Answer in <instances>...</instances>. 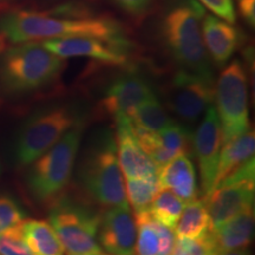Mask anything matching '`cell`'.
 <instances>
[{"instance_id": "cell-6", "label": "cell", "mask_w": 255, "mask_h": 255, "mask_svg": "<svg viewBox=\"0 0 255 255\" xmlns=\"http://www.w3.org/2000/svg\"><path fill=\"white\" fill-rule=\"evenodd\" d=\"M79 123H83L81 114L70 105L49 107L32 114L15 138V163L28 167Z\"/></svg>"}, {"instance_id": "cell-10", "label": "cell", "mask_w": 255, "mask_h": 255, "mask_svg": "<svg viewBox=\"0 0 255 255\" xmlns=\"http://www.w3.org/2000/svg\"><path fill=\"white\" fill-rule=\"evenodd\" d=\"M214 81L178 69L167 90V104L180 123L189 128L201 119L214 101Z\"/></svg>"}, {"instance_id": "cell-34", "label": "cell", "mask_w": 255, "mask_h": 255, "mask_svg": "<svg viewBox=\"0 0 255 255\" xmlns=\"http://www.w3.org/2000/svg\"><path fill=\"white\" fill-rule=\"evenodd\" d=\"M4 46H5V44H4V39H2V38L0 37V55H1L2 51H4Z\"/></svg>"}, {"instance_id": "cell-26", "label": "cell", "mask_w": 255, "mask_h": 255, "mask_svg": "<svg viewBox=\"0 0 255 255\" xmlns=\"http://www.w3.org/2000/svg\"><path fill=\"white\" fill-rule=\"evenodd\" d=\"M184 207V201L168 189H159L150 207V214L159 223L174 229Z\"/></svg>"}, {"instance_id": "cell-21", "label": "cell", "mask_w": 255, "mask_h": 255, "mask_svg": "<svg viewBox=\"0 0 255 255\" xmlns=\"http://www.w3.org/2000/svg\"><path fill=\"white\" fill-rule=\"evenodd\" d=\"M254 152L255 135L252 129L232 141L223 143L221 152H220L214 187L235 169L246 163L251 158H254Z\"/></svg>"}, {"instance_id": "cell-1", "label": "cell", "mask_w": 255, "mask_h": 255, "mask_svg": "<svg viewBox=\"0 0 255 255\" xmlns=\"http://www.w3.org/2000/svg\"><path fill=\"white\" fill-rule=\"evenodd\" d=\"M0 37L12 44L90 37L130 46L123 26L113 18L69 7L51 12H5L0 15Z\"/></svg>"}, {"instance_id": "cell-13", "label": "cell", "mask_w": 255, "mask_h": 255, "mask_svg": "<svg viewBox=\"0 0 255 255\" xmlns=\"http://www.w3.org/2000/svg\"><path fill=\"white\" fill-rule=\"evenodd\" d=\"M133 129L142 148L157 168L180 155L190 156L193 151V133L189 128L178 121L157 132L146 131L136 127Z\"/></svg>"}, {"instance_id": "cell-11", "label": "cell", "mask_w": 255, "mask_h": 255, "mask_svg": "<svg viewBox=\"0 0 255 255\" xmlns=\"http://www.w3.org/2000/svg\"><path fill=\"white\" fill-rule=\"evenodd\" d=\"M222 145L221 124L214 105L212 104L206 110L205 117L193 135V151L199 163L201 190L205 196L208 195L214 187Z\"/></svg>"}, {"instance_id": "cell-31", "label": "cell", "mask_w": 255, "mask_h": 255, "mask_svg": "<svg viewBox=\"0 0 255 255\" xmlns=\"http://www.w3.org/2000/svg\"><path fill=\"white\" fill-rule=\"evenodd\" d=\"M117 7L131 17H143L150 11L154 0H110Z\"/></svg>"}, {"instance_id": "cell-36", "label": "cell", "mask_w": 255, "mask_h": 255, "mask_svg": "<svg viewBox=\"0 0 255 255\" xmlns=\"http://www.w3.org/2000/svg\"><path fill=\"white\" fill-rule=\"evenodd\" d=\"M0 174H1V163H0Z\"/></svg>"}, {"instance_id": "cell-18", "label": "cell", "mask_w": 255, "mask_h": 255, "mask_svg": "<svg viewBox=\"0 0 255 255\" xmlns=\"http://www.w3.org/2000/svg\"><path fill=\"white\" fill-rule=\"evenodd\" d=\"M135 255H171L176 244L174 229L159 223L150 212L136 214Z\"/></svg>"}, {"instance_id": "cell-24", "label": "cell", "mask_w": 255, "mask_h": 255, "mask_svg": "<svg viewBox=\"0 0 255 255\" xmlns=\"http://www.w3.org/2000/svg\"><path fill=\"white\" fill-rule=\"evenodd\" d=\"M133 127L146 131L157 132L173 124L175 121L169 116L163 104L155 96L139 105L130 117Z\"/></svg>"}, {"instance_id": "cell-28", "label": "cell", "mask_w": 255, "mask_h": 255, "mask_svg": "<svg viewBox=\"0 0 255 255\" xmlns=\"http://www.w3.org/2000/svg\"><path fill=\"white\" fill-rule=\"evenodd\" d=\"M26 220V212L13 196L0 194V234Z\"/></svg>"}, {"instance_id": "cell-4", "label": "cell", "mask_w": 255, "mask_h": 255, "mask_svg": "<svg viewBox=\"0 0 255 255\" xmlns=\"http://www.w3.org/2000/svg\"><path fill=\"white\" fill-rule=\"evenodd\" d=\"M78 183L92 201L101 206L128 205L115 137L101 131L92 139L79 162Z\"/></svg>"}, {"instance_id": "cell-30", "label": "cell", "mask_w": 255, "mask_h": 255, "mask_svg": "<svg viewBox=\"0 0 255 255\" xmlns=\"http://www.w3.org/2000/svg\"><path fill=\"white\" fill-rule=\"evenodd\" d=\"M201 5L208 8L216 17L223 19L229 24L237 20V12L233 0H196Z\"/></svg>"}, {"instance_id": "cell-22", "label": "cell", "mask_w": 255, "mask_h": 255, "mask_svg": "<svg viewBox=\"0 0 255 255\" xmlns=\"http://www.w3.org/2000/svg\"><path fill=\"white\" fill-rule=\"evenodd\" d=\"M25 241L36 255H64L65 251L55 229L45 220H25L21 223Z\"/></svg>"}, {"instance_id": "cell-2", "label": "cell", "mask_w": 255, "mask_h": 255, "mask_svg": "<svg viewBox=\"0 0 255 255\" xmlns=\"http://www.w3.org/2000/svg\"><path fill=\"white\" fill-rule=\"evenodd\" d=\"M205 14V8L196 0H180L162 18L161 34L180 69L214 81L213 63L202 37Z\"/></svg>"}, {"instance_id": "cell-16", "label": "cell", "mask_w": 255, "mask_h": 255, "mask_svg": "<svg viewBox=\"0 0 255 255\" xmlns=\"http://www.w3.org/2000/svg\"><path fill=\"white\" fill-rule=\"evenodd\" d=\"M155 96L148 82L137 75H126L111 83L104 92L101 104L104 111L113 116L131 117L137 108Z\"/></svg>"}, {"instance_id": "cell-12", "label": "cell", "mask_w": 255, "mask_h": 255, "mask_svg": "<svg viewBox=\"0 0 255 255\" xmlns=\"http://www.w3.org/2000/svg\"><path fill=\"white\" fill-rule=\"evenodd\" d=\"M107 208L98 227L101 250L110 255H135L137 223L129 203Z\"/></svg>"}, {"instance_id": "cell-37", "label": "cell", "mask_w": 255, "mask_h": 255, "mask_svg": "<svg viewBox=\"0 0 255 255\" xmlns=\"http://www.w3.org/2000/svg\"><path fill=\"white\" fill-rule=\"evenodd\" d=\"M68 255H81V254H68Z\"/></svg>"}, {"instance_id": "cell-7", "label": "cell", "mask_w": 255, "mask_h": 255, "mask_svg": "<svg viewBox=\"0 0 255 255\" xmlns=\"http://www.w3.org/2000/svg\"><path fill=\"white\" fill-rule=\"evenodd\" d=\"M101 214L81 201L58 197L51 203L49 222L68 254L96 255Z\"/></svg>"}, {"instance_id": "cell-20", "label": "cell", "mask_w": 255, "mask_h": 255, "mask_svg": "<svg viewBox=\"0 0 255 255\" xmlns=\"http://www.w3.org/2000/svg\"><path fill=\"white\" fill-rule=\"evenodd\" d=\"M254 206L245 209L240 214L210 229L218 251H233L247 248L254 233Z\"/></svg>"}, {"instance_id": "cell-5", "label": "cell", "mask_w": 255, "mask_h": 255, "mask_svg": "<svg viewBox=\"0 0 255 255\" xmlns=\"http://www.w3.org/2000/svg\"><path fill=\"white\" fill-rule=\"evenodd\" d=\"M83 123L75 126L28 167L26 187L38 203H52L71 180L81 146Z\"/></svg>"}, {"instance_id": "cell-29", "label": "cell", "mask_w": 255, "mask_h": 255, "mask_svg": "<svg viewBox=\"0 0 255 255\" xmlns=\"http://www.w3.org/2000/svg\"><path fill=\"white\" fill-rule=\"evenodd\" d=\"M0 255H36L25 241L21 225L0 234Z\"/></svg>"}, {"instance_id": "cell-8", "label": "cell", "mask_w": 255, "mask_h": 255, "mask_svg": "<svg viewBox=\"0 0 255 255\" xmlns=\"http://www.w3.org/2000/svg\"><path fill=\"white\" fill-rule=\"evenodd\" d=\"M213 105L221 124L223 143L251 130L248 81L239 60H233L220 73L214 84Z\"/></svg>"}, {"instance_id": "cell-25", "label": "cell", "mask_w": 255, "mask_h": 255, "mask_svg": "<svg viewBox=\"0 0 255 255\" xmlns=\"http://www.w3.org/2000/svg\"><path fill=\"white\" fill-rule=\"evenodd\" d=\"M126 196L128 203L136 214L149 212L156 194L161 189L157 176L126 178Z\"/></svg>"}, {"instance_id": "cell-33", "label": "cell", "mask_w": 255, "mask_h": 255, "mask_svg": "<svg viewBox=\"0 0 255 255\" xmlns=\"http://www.w3.org/2000/svg\"><path fill=\"white\" fill-rule=\"evenodd\" d=\"M215 255H251V253L247 247V248H240V250L221 251V252H218Z\"/></svg>"}, {"instance_id": "cell-35", "label": "cell", "mask_w": 255, "mask_h": 255, "mask_svg": "<svg viewBox=\"0 0 255 255\" xmlns=\"http://www.w3.org/2000/svg\"><path fill=\"white\" fill-rule=\"evenodd\" d=\"M96 255H110V254H107V253H103V252H101V253L96 254Z\"/></svg>"}, {"instance_id": "cell-32", "label": "cell", "mask_w": 255, "mask_h": 255, "mask_svg": "<svg viewBox=\"0 0 255 255\" xmlns=\"http://www.w3.org/2000/svg\"><path fill=\"white\" fill-rule=\"evenodd\" d=\"M238 11L248 26H255V0H237Z\"/></svg>"}, {"instance_id": "cell-17", "label": "cell", "mask_w": 255, "mask_h": 255, "mask_svg": "<svg viewBox=\"0 0 255 255\" xmlns=\"http://www.w3.org/2000/svg\"><path fill=\"white\" fill-rule=\"evenodd\" d=\"M202 37L210 62L219 68L229 62L242 41V34L237 27L213 14L203 17Z\"/></svg>"}, {"instance_id": "cell-19", "label": "cell", "mask_w": 255, "mask_h": 255, "mask_svg": "<svg viewBox=\"0 0 255 255\" xmlns=\"http://www.w3.org/2000/svg\"><path fill=\"white\" fill-rule=\"evenodd\" d=\"M158 184L161 189H168L184 202L196 199L199 194L195 167L189 155H180L158 168Z\"/></svg>"}, {"instance_id": "cell-3", "label": "cell", "mask_w": 255, "mask_h": 255, "mask_svg": "<svg viewBox=\"0 0 255 255\" xmlns=\"http://www.w3.org/2000/svg\"><path fill=\"white\" fill-rule=\"evenodd\" d=\"M65 65L40 41L14 44L0 58V87L11 95L30 94L55 82Z\"/></svg>"}, {"instance_id": "cell-9", "label": "cell", "mask_w": 255, "mask_h": 255, "mask_svg": "<svg viewBox=\"0 0 255 255\" xmlns=\"http://www.w3.org/2000/svg\"><path fill=\"white\" fill-rule=\"evenodd\" d=\"M255 163L251 158L228 174L205 196L212 229L254 206Z\"/></svg>"}, {"instance_id": "cell-14", "label": "cell", "mask_w": 255, "mask_h": 255, "mask_svg": "<svg viewBox=\"0 0 255 255\" xmlns=\"http://www.w3.org/2000/svg\"><path fill=\"white\" fill-rule=\"evenodd\" d=\"M43 46L55 53L60 58H84L94 59L108 65H126L129 62L127 55V46L119 44L109 43L97 38L90 37H73L60 38V39H50L40 41Z\"/></svg>"}, {"instance_id": "cell-15", "label": "cell", "mask_w": 255, "mask_h": 255, "mask_svg": "<svg viewBox=\"0 0 255 255\" xmlns=\"http://www.w3.org/2000/svg\"><path fill=\"white\" fill-rule=\"evenodd\" d=\"M116 122L117 157L126 178H138L157 176L158 168L152 159L146 155L144 149L137 138L131 120L127 116H119Z\"/></svg>"}, {"instance_id": "cell-23", "label": "cell", "mask_w": 255, "mask_h": 255, "mask_svg": "<svg viewBox=\"0 0 255 255\" xmlns=\"http://www.w3.org/2000/svg\"><path fill=\"white\" fill-rule=\"evenodd\" d=\"M212 229V221L206 200L194 199L184 205L180 219L174 228L176 239H196Z\"/></svg>"}, {"instance_id": "cell-27", "label": "cell", "mask_w": 255, "mask_h": 255, "mask_svg": "<svg viewBox=\"0 0 255 255\" xmlns=\"http://www.w3.org/2000/svg\"><path fill=\"white\" fill-rule=\"evenodd\" d=\"M218 247L212 231L196 239H176L171 255H215Z\"/></svg>"}]
</instances>
